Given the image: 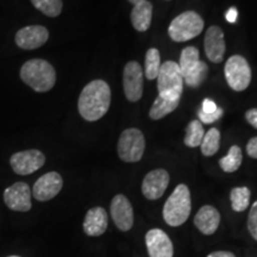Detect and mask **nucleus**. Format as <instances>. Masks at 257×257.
<instances>
[{
    "mask_svg": "<svg viewBox=\"0 0 257 257\" xmlns=\"http://www.w3.org/2000/svg\"><path fill=\"white\" fill-rule=\"evenodd\" d=\"M111 105V88L104 80H93L79 96V113L85 120L95 121L107 113Z\"/></svg>",
    "mask_w": 257,
    "mask_h": 257,
    "instance_id": "obj_1",
    "label": "nucleus"
},
{
    "mask_svg": "<svg viewBox=\"0 0 257 257\" xmlns=\"http://www.w3.org/2000/svg\"><path fill=\"white\" fill-rule=\"evenodd\" d=\"M21 78L35 92L44 93L55 86L56 72L48 61L32 59L22 66Z\"/></svg>",
    "mask_w": 257,
    "mask_h": 257,
    "instance_id": "obj_2",
    "label": "nucleus"
},
{
    "mask_svg": "<svg viewBox=\"0 0 257 257\" xmlns=\"http://www.w3.org/2000/svg\"><path fill=\"white\" fill-rule=\"evenodd\" d=\"M192 210L189 188L184 184L176 186L163 206V219L169 226H180L187 221Z\"/></svg>",
    "mask_w": 257,
    "mask_h": 257,
    "instance_id": "obj_3",
    "label": "nucleus"
},
{
    "mask_svg": "<svg viewBox=\"0 0 257 257\" xmlns=\"http://www.w3.org/2000/svg\"><path fill=\"white\" fill-rule=\"evenodd\" d=\"M204 19L194 11H186L173 19L168 28V35L174 42H187L202 32Z\"/></svg>",
    "mask_w": 257,
    "mask_h": 257,
    "instance_id": "obj_4",
    "label": "nucleus"
},
{
    "mask_svg": "<svg viewBox=\"0 0 257 257\" xmlns=\"http://www.w3.org/2000/svg\"><path fill=\"white\" fill-rule=\"evenodd\" d=\"M156 79L160 94L169 96V98L181 99L182 89H184V76H182L179 63L174 61H166L161 66Z\"/></svg>",
    "mask_w": 257,
    "mask_h": 257,
    "instance_id": "obj_5",
    "label": "nucleus"
},
{
    "mask_svg": "<svg viewBox=\"0 0 257 257\" xmlns=\"http://www.w3.org/2000/svg\"><path fill=\"white\" fill-rule=\"evenodd\" d=\"M146 150V138L141 130L131 127L120 134L117 152L121 161L134 163L141 161Z\"/></svg>",
    "mask_w": 257,
    "mask_h": 257,
    "instance_id": "obj_6",
    "label": "nucleus"
},
{
    "mask_svg": "<svg viewBox=\"0 0 257 257\" xmlns=\"http://www.w3.org/2000/svg\"><path fill=\"white\" fill-rule=\"evenodd\" d=\"M225 79L227 85L234 92H242L251 82V68L245 57L233 55L225 63Z\"/></svg>",
    "mask_w": 257,
    "mask_h": 257,
    "instance_id": "obj_7",
    "label": "nucleus"
},
{
    "mask_svg": "<svg viewBox=\"0 0 257 257\" xmlns=\"http://www.w3.org/2000/svg\"><path fill=\"white\" fill-rule=\"evenodd\" d=\"M144 73L137 61H130L125 64L123 72V87L128 101H140L143 95Z\"/></svg>",
    "mask_w": 257,
    "mask_h": 257,
    "instance_id": "obj_8",
    "label": "nucleus"
},
{
    "mask_svg": "<svg viewBox=\"0 0 257 257\" xmlns=\"http://www.w3.org/2000/svg\"><path fill=\"white\" fill-rule=\"evenodd\" d=\"M46 163V156L44 154L36 149L24 150L14 154L10 159V165L16 174L18 175H29L35 173Z\"/></svg>",
    "mask_w": 257,
    "mask_h": 257,
    "instance_id": "obj_9",
    "label": "nucleus"
},
{
    "mask_svg": "<svg viewBox=\"0 0 257 257\" xmlns=\"http://www.w3.org/2000/svg\"><path fill=\"white\" fill-rule=\"evenodd\" d=\"M5 205L10 210L28 212L31 210V189L25 182H16L4 192Z\"/></svg>",
    "mask_w": 257,
    "mask_h": 257,
    "instance_id": "obj_10",
    "label": "nucleus"
},
{
    "mask_svg": "<svg viewBox=\"0 0 257 257\" xmlns=\"http://www.w3.org/2000/svg\"><path fill=\"white\" fill-rule=\"evenodd\" d=\"M63 186V180L59 173L50 172L42 175L35 182L32 195L38 201H48L56 197Z\"/></svg>",
    "mask_w": 257,
    "mask_h": 257,
    "instance_id": "obj_11",
    "label": "nucleus"
},
{
    "mask_svg": "<svg viewBox=\"0 0 257 257\" xmlns=\"http://www.w3.org/2000/svg\"><path fill=\"white\" fill-rule=\"evenodd\" d=\"M49 40V31L42 25H29L22 28L16 34L15 41L19 48L24 50H34L41 48Z\"/></svg>",
    "mask_w": 257,
    "mask_h": 257,
    "instance_id": "obj_12",
    "label": "nucleus"
},
{
    "mask_svg": "<svg viewBox=\"0 0 257 257\" xmlns=\"http://www.w3.org/2000/svg\"><path fill=\"white\" fill-rule=\"evenodd\" d=\"M111 217L118 229L124 232L134 226V208L125 195L117 194L112 199Z\"/></svg>",
    "mask_w": 257,
    "mask_h": 257,
    "instance_id": "obj_13",
    "label": "nucleus"
},
{
    "mask_svg": "<svg viewBox=\"0 0 257 257\" xmlns=\"http://www.w3.org/2000/svg\"><path fill=\"white\" fill-rule=\"evenodd\" d=\"M169 174L165 169H155L149 172L143 179L142 193L149 200H157L165 194L169 185Z\"/></svg>",
    "mask_w": 257,
    "mask_h": 257,
    "instance_id": "obj_14",
    "label": "nucleus"
},
{
    "mask_svg": "<svg viewBox=\"0 0 257 257\" xmlns=\"http://www.w3.org/2000/svg\"><path fill=\"white\" fill-rule=\"evenodd\" d=\"M146 244L150 257H173L174 246L165 231L152 229L146 234Z\"/></svg>",
    "mask_w": 257,
    "mask_h": 257,
    "instance_id": "obj_15",
    "label": "nucleus"
},
{
    "mask_svg": "<svg viewBox=\"0 0 257 257\" xmlns=\"http://www.w3.org/2000/svg\"><path fill=\"white\" fill-rule=\"evenodd\" d=\"M204 47L205 54L211 62L220 63L223 61L226 46H225L224 32L219 27L212 25L207 29L206 35H205Z\"/></svg>",
    "mask_w": 257,
    "mask_h": 257,
    "instance_id": "obj_16",
    "label": "nucleus"
},
{
    "mask_svg": "<svg viewBox=\"0 0 257 257\" xmlns=\"http://www.w3.org/2000/svg\"><path fill=\"white\" fill-rule=\"evenodd\" d=\"M194 224L201 233L211 236L216 232L220 224V213L216 207L205 205L194 217Z\"/></svg>",
    "mask_w": 257,
    "mask_h": 257,
    "instance_id": "obj_17",
    "label": "nucleus"
},
{
    "mask_svg": "<svg viewBox=\"0 0 257 257\" xmlns=\"http://www.w3.org/2000/svg\"><path fill=\"white\" fill-rule=\"evenodd\" d=\"M107 213L102 207H93L88 210L83 220V231L87 236L98 237L107 230Z\"/></svg>",
    "mask_w": 257,
    "mask_h": 257,
    "instance_id": "obj_18",
    "label": "nucleus"
},
{
    "mask_svg": "<svg viewBox=\"0 0 257 257\" xmlns=\"http://www.w3.org/2000/svg\"><path fill=\"white\" fill-rule=\"evenodd\" d=\"M153 4L148 0L134 6L130 18L135 30L144 32L150 28L153 21Z\"/></svg>",
    "mask_w": 257,
    "mask_h": 257,
    "instance_id": "obj_19",
    "label": "nucleus"
},
{
    "mask_svg": "<svg viewBox=\"0 0 257 257\" xmlns=\"http://www.w3.org/2000/svg\"><path fill=\"white\" fill-rule=\"evenodd\" d=\"M180 104V99L169 98V96L160 94L157 95L155 101L153 102L152 108L149 111V117L153 120H160L162 118H165L166 115L172 113L173 111H175L178 108Z\"/></svg>",
    "mask_w": 257,
    "mask_h": 257,
    "instance_id": "obj_20",
    "label": "nucleus"
},
{
    "mask_svg": "<svg viewBox=\"0 0 257 257\" xmlns=\"http://www.w3.org/2000/svg\"><path fill=\"white\" fill-rule=\"evenodd\" d=\"M220 147V133L216 127H212L207 133H205V136L202 138L200 144L201 154L204 156L210 157L216 155Z\"/></svg>",
    "mask_w": 257,
    "mask_h": 257,
    "instance_id": "obj_21",
    "label": "nucleus"
},
{
    "mask_svg": "<svg viewBox=\"0 0 257 257\" xmlns=\"http://www.w3.org/2000/svg\"><path fill=\"white\" fill-rule=\"evenodd\" d=\"M144 62H146V66H144L146 78L148 80H155L160 73L161 66H162L159 49H156V48H150V49H148Z\"/></svg>",
    "mask_w": 257,
    "mask_h": 257,
    "instance_id": "obj_22",
    "label": "nucleus"
},
{
    "mask_svg": "<svg viewBox=\"0 0 257 257\" xmlns=\"http://www.w3.org/2000/svg\"><path fill=\"white\" fill-rule=\"evenodd\" d=\"M242 161L243 155L240 148L238 146H232L229 149L227 155L219 160V166L225 173H233L238 170L242 165Z\"/></svg>",
    "mask_w": 257,
    "mask_h": 257,
    "instance_id": "obj_23",
    "label": "nucleus"
},
{
    "mask_svg": "<svg viewBox=\"0 0 257 257\" xmlns=\"http://www.w3.org/2000/svg\"><path fill=\"white\" fill-rule=\"evenodd\" d=\"M205 136V130L200 120H192L186 127V136L184 142L189 148L200 147L202 138Z\"/></svg>",
    "mask_w": 257,
    "mask_h": 257,
    "instance_id": "obj_24",
    "label": "nucleus"
},
{
    "mask_svg": "<svg viewBox=\"0 0 257 257\" xmlns=\"http://www.w3.org/2000/svg\"><path fill=\"white\" fill-rule=\"evenodd\" d=\"M251 192L248 187H234L231 189L230 199L233 211L243 212L249 207Z\"/></svg>",
    "mask_w": 257,
    "mask_h": 257,
    "instance_id": "obj_25",
    "label": "nucleus"
},
{
    "mask_svg": "<svg viewBox=\"0 0 257 257\" xmlns=\"http://www.w3.org/2000/svg\"><path fill=\"white\" fill-rule=\"evenodd\" d=\"M200 56H199V50L195 47H186L181 51V56H180L179 67L181 69L182 76L187 75L191 70L197 66Z\"/></svg>",
    "mask_w": 257,
    "mask_h": 257,
    "instance_id": "obj_26",
    "label": "nucleus"
},
{
    "mask_svg": "<svg viewBox=\"0 0 257 257\" xmlns=\"http://www.w3.org/2000/svg\"><path fill=\"white\" fill-rule=\"evenodd\" d=\"M208 74V66L204 61H199L197 66L189 72L187 75L184 76V81L189 87L197 88L205 81Z\"/></svg>",
    "mask_w": 257,
    "mask_h": 257,
    "instance_id": "obj_27",
    "label": "nucleus"
},
{
    "mask_svg": "<svg viewBox=\"0 0 257 257\" xmlns=\"http://www.w3.org/2000/svg\"><path fill=\"white\" fill-rule=\"evenodd\" d=\"M32 5L48 17H57L63 9L62 0H30Z\"/></svg>",
    "mask_w": 257,
    "mask_h": 257,
    "instance_id": "obj_28",
    "label": "nucleus"
},
{
    "mask_svg": "<svg viewBox=\"0 0 257 257\" xmlns=\"http://www.w3.org/2000/svg\"><path fill=\"white\" fill-rule=\"evenodd\" d=\"M248 230L252 238L257 240V200L253 202L250 208L248 217Z\"/></svg>",
    "mask_w": 257,
    "mask_h": 257,
    "instance_id": "obj_29",
    "label": "nucleus"
},
{
    "mask_svg": "<svg viewBox=\"0 0 257 257\" xmlns=\"http://www.w3.org/2000/svg\"><path fill=\"white\" fill-rule=\"evenodd\" d=\"M223 114H224V111H223V108H220V107H218L217 111H214L213 113H205V112H202L201 110L198 111L199 120H200L202 124L214 123V121L219 120L220 118L223 117Z\"/></svg>",
    "mask_w": 257,
    "mask_h": 257,
    "instance_id": "obj_30",
    "label": "nucleus"
},
{
    "mask_svg": "<svg viewBox=\"0 0 257 257\" xmlns=\"http://www.w3.org/2000/svg\"><path fill=\"white\" fill-rule=\"evenodd\" d=\"M246 154L251 159L257 160V137L250 138L248 144H246Z\"/></svg>",
    "mask_w": 257,
    "mask_h": 257,
    "instance_id": "obj_31",
    "label": "nucleus"
},
{
    "mask_svg": "<svg viewBox=\"0 0 257 257\" xmlns=\"http://www.w3.org/2000/svg\"><path fill=\"white\" fill-rule=\"evenodd\" d=\"M217 108L218 106L216 105V102L211 100V99H205V100L202 101L201 111L205 112V113H213L214 111H217Z\"/></svg>",
    "mask_w": 257,
    "mask_h": 257,
    "instance_id": "obj_32",
    "label": "nucleus"
},
{
    "mask_svg": "<svg viewBox=\"0 0 257 257\" xmlns=\"http://www.w3.org/2000/svg\"><path fill=\"white\" fill-rule=\"evenodd\" d=\"M245 119L252 127L257 128V108H250L245 112Z\"/></svg>",
    "mask_w": 257,
    "mask_h": 257,
    "instance_id": "obj_33",
    "label": "nucleus"
},
{
    "mask_svg": "<svg viewBox=\"0 0 257 257\" xmlns=\"http://www.w3.org/2000/svg\"><path fill=\"white\" fill-rule=\"evenodd\" d=\"M237 17H238V11H237L236 8H230L226 11V15H225V18L229 23H236Z\"/></svg>",
    "mask_w": 257,
    "mask_h": 257,
    "instance_id": "obj_34",
    "label": "nucleus"
},
{
    "mask_svg": "<svg viewBox=\"0 0 257 257\" xmlns=\"http://www.w3.org/2000/svg\"><path fill=\"white\" fill-rule=\"evenodd\" d=\"M207 257H236V256L230 251H214V252H211L210 255H207Z\"/></svg>",
    "mask_w": 257,
    "mask_h": 257,
    "instance_id": "obj_35",
    "label": "nucleus"
},
{
    "mask_svg": "<svg viewBox=\"0 0 257 257\" xmlns=\"http://www.w3.org/2000/svg\"><path fill=\"white\" fill-rule=\"evenodd\" d=\"M128 2H130L131 4L135 6V5H137V4H141V3H143V2H147V0H128Z\"/></svg>",
    "mask_w": 257,
    "mask_h": 257,
    "instance_id": "obj_36",
    "label": "nucleus"
},
{
    "mask_svg": "<svg viewBox=\"0 0 257 257\" xmlns=\"http://www.w3.org/2000/svg\"><path fill=\"white\" fill-rule=\"evenodd\" d=\"M9 257H19V256H9Z\"/></svg>",
    "mask_w": 257,
    "mask_h": 257,
    "instance_id": "obj_37",
    "label": "nucleus"
},
{
    "mask_svg": "<svg viewBox=\"0 0 257 257\" xmlns=\"http://www.w3.org/2000/svg\"><path fill=\"white\" fill-rule=\"evenodd\" d=\"M168 2H169V0H168Z\"/></svg>",
    "mask_w": 257,
    "mask_h": 257,
    "instance_id": "obj_38",
    "label": "nucleus"
}]
</instances>
